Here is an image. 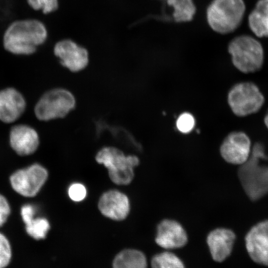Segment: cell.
<instances>
[{
    "mask_svg": "<svg viewBox=\"0 0 268 268\" xmlns=\"http://www.w3.org/2000/svg\"><path fill=\"white\" fill-rule=\"evenodd\" d=\"M251 145V140L245 133L233 132L223 140L220 146V153L227 162L241 165L249 159Z\"/></svg>",
    "mask_w": 268,
    "mask_h": 268,
    "instance_id": "cell-9",
    "label": "cell"
},
{
    "mask_svg": "<svg viewBox=\"0 0 268 268\" xmlns=\"http://www.w3.org/2000/svg\"><path fill=\"white\" fill-rule=\"evenodd\" d=\"M53 51L61 65L72 72L80 71L88 64L87 50L71 39L59 41L55 44Z\"/></svg>",
    "mask_w": 268,
    "mask_h": 268,
    "instance_id": "cell-8",
    "label": "cell"
},
{
    "mask_svg": "<svg viewBox=\"0 0 268 268\" xmlns=\"http://www.w3.org/2000/svg\"><path fill=\"white\" fill-rule=\"evenodd\" d=\"M11 258L10 243L6 237L0 233V268L7 266Z\"/></svg>",
    "mask_w": 268,
    "mask_h": 268,
    "instance_id": "cell-23",
    "label": "cell"
},
{
    "mask_svg": "<svg viewBox=\"0 0 268 268\" xmlns=\"http://www.w3.org/2000/svg\"><path fill=\"white\" fill-rule=\"evenodd\" d=\"M168 5L172 7V17L177 22L191 21L196 8L193 0H166Z\"/></svg>",
    "mask_w": 268,
    "mask_h": 268,
    "instance_id": "cell-18",
    "label": "cell"
},
{
    "mask_svg": "<svg viewBox=\"0 0 268 268\" xmlns=\"http://www.w3.org/2000/svg\"><path fill=\"white\" fill-rule=\"evenodd\" d=\"M155 240L163 248L174 249L185 246L188 238L185 230L179 223L173 220L165 219L157 227Z\"/></svg>",
    "mask_w": 268,
    "mask_h": 268,
    "instance_id": "cell-12",
    "label": "cell"
},
{
    "mask_svg": "<svg viewBox=\"0 0 268 268\" xmlns=\"http://www.w3.org/2000/svg\"><path fill=\"white\" fill-rule=\"evenodd\" d=\"M195 119L189 112L182 113L177 118L176 125L178 130L183 134L190 133L194 128Z\"/></svg>",
    "mask_w": 268,
    "mask_h": 268,
    "instance_id": "cell-22",
    "label": "cell"
},
{
    "mask_svg": "<svg viewBox=\"0 0 268 268\" xmlns=\"http://www.w3.org/2000/svg\"><path fill=\"white\" fill-rule=\"evenodd\" d=\"M35 213V208L31 204H27L22 206L21 215L25 224L34 218Z\"/></svg>",
    "mask_w": 268,
    "mask_h": 268,
    "instance_id": "cell-26",
    "label": "cell"
},
{
    "mask_svg": "<svg viewBox=\"0 0 268 268\" xmlns=\"http://www.w3.org/2000/svg\"><path fill=\"white\" fill-rule=\"evenodd\" d=\"M26 102L22 95L16 89L7 88L0 91V121L11 123L24 113Z\"/></svg>",
    "mask_w": 268,
    "mask_h": 268,
    "instance_id": "cell-14",
    "label": "cell"
},
{
    "mask_svg": "<svg viewBox=\"0 0 268 268\" xmlns=\"http://www.w3.org/2000/svg\"><path fill=\"white\" fill-rule=\"evenodd\" d=\"M249 27L259 37L268 36V0H260L248 18Z\"/></svg>",
    "mask_w": 268,
    "mask_h": 268,
    "instance_id": "cell-16",
    "label": "cell"
},
{
    "mask_svg": "<svg viewBox=\"0 0 268 268\" xmlns=\"http://www.w3.org/2000/svg\"><path fill=\"white\" fill-rule=\"evenodd\" d=\"M29 6L35 10H41L44 14H49L59 7L58 0H27Z\"/></svg>",
    "mask_w": 268,
    "mask_h": 268,
    "instance_id": "cell-21",
    "label": "cell"
},
{
    "mask_svg": "<svg viewBox=\"0 0 268 268\" xmlns=\"http://www.w3.org/2000/svg\"><path fill=\"white\" fill-rule=\"evenodd\" d=\"M146 259L141 252L134 249H126L119 253L113 262L115 268H144Z\"/></svg>",
    "mask_w": 268,
    "mask_h": 268,
    "instance_id": "cell-17",
    "label": "cell"
},
{
    "mask_svg": "<svg viewBox=\"0 0 268 268\" xmlns=\"http://www.w3.org/2000/svg\"><path fill=\"white\" fill-rule=\"evenodd\" d=\"M228 50L233 65L240 71L248 73L261 68L264 61L263 49L255 38L247 35L238 36L230 42Z\"/></svg>",
    "mask_w": 268,
    "mask_h": 268,
    "instance_id": "cell-4",
    "label": "cell"
},
{
    "mask_svg": "<svg viewBox=\"0 0 268 268\" xmlns=\"http://www.w3.org/2000/svg\"><path fill=\"white\" fill-rule=\"evenodd\" d=\"M264 122L267 128L268 129V112L266 114V116L265 117Z\"/></svg>",
    "mask_w": 268,
    "mask_h": 268,
    "instance_id": "cell-27",
    "label": "cell"
},
{
    "mask_svg": "<svg viewBox=\"0 0 268 268\" xmlns=\"http://www.w3.org/2000/svg\"><path fill=\"white\" fill-rule=\"evenodd\" d=\"M245 11L243 0H213L206 10V19L211 28L226 34L240 25Z\"/></svg>",
    "mask_w": 268,
    "mask_h": 268,
    "instance_id": "cell-2",
    "label": "cell"
},
{
    "mask_svg": "<svg viewBox=\"0 0 268 268\" xmlns=\"http://www.w3.org/2000/svg\"><path fill=\"white\" fill-rule=\"evenodd\" d=\"M98 206L103 215L118 221L126 218L130 209L128 197L117 190L104 193L99 199Z\"/></svg>",
    "mask_w": 268,
    "mask_h": 268,
    "instance_id": "cell-11",
    "label": "cell"
},
{
    "mask_svg": "<svg viewBox=\"0 0 268 268\" xmlns=\"http://www.w3.org/2000/svg\"><path fill=\"white\" fill-rule=\"evenodd\" d=\"M10 213V207L6 198L0 194V227L7 220Z\"/></svg>",
    "mask_w": 268,
    "mask_h": 268,
    "instance_id": "cell-25",
    "label": "cell"
},
{
    "mask_svg": "<svg viewBox=\"0 0 268 268\" xmlns=\"http://www.w3.org/2000/svg\"><path fill=\"white\" fill-rule=\"evenodd\" d=\"M68 194L69 198L73 201H80L86 196V190L85 187L80 183L72 184L69 188Z\"/></svg>",
    "mask_w": 268,
    "mask_h": 268,
    "instance_id": "cell-24",
    "label": "cell"
},
{
    "mask_svg": "<svg viewBox=\"0 0 268 268\" xmlns=\"http://www.w3.org/2000/svg\"><path fill=\"white\" fill-rule=\"evenodd\" d=\"M151 266L155 268H184L182 261L174 254L164 252L153 257Z\"/></svg>",
    "mask_w": 268,
    "mask_h": 268,
    "instance_id": "cell-19",
    "label": "cell"
},
{
    "mask_svg": "<svg viewBox=\"0 0 268 268\" xmlns=\"http://www.w3.org/2000/svg\"><path fill=\"white\" fill-rule=\"evenodd\" d=\"M227 101L235 115L245 117L258 112L265 102V98L255 84L243 82L236 84L230 89Z\"/></svg>",
    "mask_w": 268,
    "mask_h": 268,
    "instance_id": "cell-6",
    "label": "cell"
},
{
    "mask_svg": "<svg viewBox=\"0 0 268 268\" xmlns=\"http://www.w3.org/2000/svg\"><path fill=\"white\" fill-rule=\"evenodd\" d=\"M11 148L20 156L33 154L39 145V137L37 132L26 125L13 126L9 134Z\"/></svg>",
    "mask_w": 268,
    "mask_h": 268,
    "instance_id": "cell-13",
    "label": "cell"
},
{
    "mask_svg": "<svg viewBox=\"0 0 268 268\" xmlns=\"http://www.w3.org/2000/svg\"><path fill=\"white\" fill-rule=\"evenodd\" d=\"M76 105L74 95L67 89L57 88L45 93L34 108L35 116L39 120L47 121L67 116Z\"/></svg>",
    "mask_w": 268,
    "mask_h": 268,
    "instance_id": "cell-5",
    "label": "cell"
},
{
    "mask_svg": "<svg viewBox=\"0 0 268 268\" xmlns=\"http://www.w3.org/2000/svg\"><path fill=\"white\" fill-rule=\"evenodd\" d=\"M48 177L46 169L35 163L17 170L10 176L9 180L16 192L25 197H33L38 193Z\"/></svg>",
    "mask_w": 268,
    "mask_h": 268,
    "instance_id": "cell-7",
    "label": "cell"
},
{
    "mask_svg": "<svg viewBox=\"0 0 268 268\" xmlns=\"http://www.w3.org/2000/svg\"><path fill=\"white\" fill-rule=\"evenodd\" d=\"M235 238L233 231L226 228H217L209 233L206 241L214 261L221 262L230 256Z\"/></svg>",
    "mask_w": 268,
    "mask_h": 268,
    "instance_id": "cell-15",
    "label": "cell"
},
{
    "mask_svg": "<svg viewBox=\"0 0 268 268\" xmlns=\"http://www.w3.org/2000/svg\"><path fill=\"white\" fill-rule=\"evenodd\" d=\"M48 38L45 24L36 19L18 20L6 28L3 36L4 49L17 55H30L36 52L38 46Z\"/></svg>",
    "mask_w": 268,
    "mask_h": 268,
    "instance_id": "cell-1",
    "label": "cell"
},
{
    "mask_svg": "<svg viewBox=\"0 0 268 268\" xmlns=\"http://www.w3.org/2000/svg\"><path fill=\"white\" fill-rule=\"evenodd\" d=\"M247 251L255 263L268 267V220L259 222L247 233Z\"/></svg>",
    "mask_w": 268,
    "mask_h": 268,
    "instance_id": "cell-10",
    "label": "cell"
},
{
    "mask_svg": "<svg viewBox=\"0 0 268 268\" xmlns=\"http://www.w3.org/2000/svg\"><path fill=\"white\" fill-rule=\"evenodd\" d=\"M95 159L108 169L111 181L119 185H128L132 182L134 177V168L139 163L136 156L126 155L122 151L112 146L101 149Z\"/></svg>",
    "mask_w": 268,
    "mask_h": 268,
    "instance_id": "cell-3",
    "label": "cell"
},
{
    "mask_svg": "<svg viewBox=\"0 0 268 268\" xmlns=\"http://www.w3.org/2000/svg\"><path fill=\"white\" fill-rule=\"evenodd\" d=\"M27 233L29 235L36 240L44 239L50 226L47 219L39 217L32 219L25 224Z\"/></svg>",
    "mask_w": 268,
    "mask_h": 268,
    "instance_id": "cell-20",
    "label": "cell"
}]
</instances>
